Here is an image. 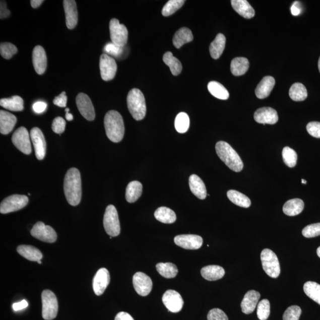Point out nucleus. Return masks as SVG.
<instances>
[{"label": "nucleus", "instance_id": "nucleus-27", "mask_svg": "<svg viewBox=\"0 0 320 320\" xmlns=\"http://www.w3.org/2000/svg\"><path fill=\"white\" fill-rule=\"evenodd\" d=\"M232 8L239 15L245 19H251L255 15L254 10L246 0H232Z\"/></svg>", "mask_w": 320, "mask_h": 320}, {"label": "nucleus", "instance_id": "nucleus-44", "mask_svg": "<svg viewBox=\"0 0 320 320\" xmlns=\"http://www.w3.org/2000/svg\"><path fill=\"white\" fill-rule=\"evenodd\" d=\"M184 3V0H170L163 8V16L167 17L172 15L183 6Z\"/></svg>", "mask_w": 320, "mask_h": 320}, {"label": "nucleus", "instance_id": "nucleus-18", "mask_svg": "<svg viewBox=\"0 0 320 320\" xmlns=\"http://www.w3.org/2000/svg\"><path fill=\"white\" fill-rule=\"evenodd\" d=\"M110 276L108 271L105 268H101L94 276L93 281V290L97 296L102 295L108 286Z\"/></svg>", "mask_w": 320, "mask_h": 320}, {"label": "nucleus", "instance_id": "nucleus-39", "mask_svg": "<svg viewBox=\"0 0 320 320\" xmlns=\"http://www.w3.org/2000/svg\"><path fill=\"white\" fill-rule=\"evenodd\" d=\"M289 96L295 102H302L308 96L307 90L304 85L301 83H296L291 86L289 90Z\"/></svg>", "mask_w": 320, "mask_h": 320}, {"label": "nucleus", "instance_id": "nucleus-8", "mask_svg": "<svg viewBox=\"0 0 320 320\" xmlns=\"http://www.w3.org/2000/svg\"><path fill=\"white\" fill-rule=\"evenodd\" d=\"M29 202V199L25 195H13L5 199L0 205V212L6 214L22 210Z\"/></svg>", "mask_w": 320, "mask_h": 320}, {"label": "nucleus", "instance_id": "nucleus-28", "mask_svg": "<svg viewBox=\"0 0 320 320\" xmlns=\"http://www.w3.org/2000/svg\"><path fill=\"white\" fill-rule=\"evenodd\" d=\"M17 251L23 258L32 262L41 261L43 255L38 248L32 245H20L17 248Z\"/></svg>", "mask_w": 320, "mask_h": 320}, {"label": "nucleus", "instance_id": "nucleus-58", "mask_svg": "<svg viewBox=\"0 0 320 320\" xmlns=\"http://www.w3.org/2000/svg\"><path fill=\"white\" fill-rule=\"evenodd\" d=\"M299 2H296L291 7L292 15L294 16H298L301 13V9L299 7Z\"/></svg>", "mask_w": 320, "mask_h": 320}, {"label": "nucleus", "instance_id": "nucleus-24", "mask_svg": "<svg viewBox=\"0 0 320 320\" xmlns=\"http://www.w3.org/2000/svg\"><path fill=\"white\" fill-rule=\"evenodd\" d=\"M17 123L16 117L6 111H0V133L3 135L11 133Z\"/></svg>", "mask_w": 320, "mask_h": 320}, {"label": "nucleus", "instance_id": "nucleus-30", "mask_svg": "<svg viewBox=\"0 0 320 320\" xmlns=\"http://www.w3.org/2000/svg\"><path fill=\"white\" fill-rule=\"evenodd\" d=\"M226 43V38L222 33H219L216 38L211 43L210 47V54L212 58L218 59L224 52Z\"/></svg>", "mask_w": 320, "mask_h": 320}, {"label": "nucleus", "instance_id": "nucleus-4", "mask_svg": "<svg viewBox=\"0 0 320 320\" xmlns=\"http://www.w3.org/2000/svg\"><path fill=\"white\" fill-rule=\"evenodd\" d=\"M127 105L131 115L136 120H143L146 115V99L141 91L133 89L127 96Z\"/></svg>", "mask_w": 320, "mask_h": 320}, {"label": "nucleus", "instance_id": "nucleus-23", "mask_svg": "<svg viewBox=\"0 0 320 320\" xmlns=\"http://www.w3.org/2000/svg\"><path fill=\"white\" fill-rule=\"evenodd\" d=\"M275 85V80L274 77L271 76L264 77L255 89V96L261 99L266 98L270 95Z\"/></svg>", "mask_w": 320, "mask_h": 320}, {"label": "nucleus", "instance_id": "nucleus-26", "mask_svg": "<svg viewBox=\"0 0 320 320\" xmlns=\"http://www.w3.org/2000/svg\"><path fill=\"white\" fill-rule=\"evenodd\" d=\"M201 275L207 281H215L224 277L225 271L221 266L210 265L201 269Z\"/></svg>", "mask_w": 320, "mask_h": 320}, {"label": "nucleus", "instance_id": "nucleus-25", "mask_svg": "<svg viewBox=\"0 0 320 320\" xmlns=\"http://www.w3.org/2000/svg\"><path fill=\"white\" fill-rule=\"evenodd\" d=\"M188 181L192 193L200 200H205L207 196V191L206 186L201 178L196 174H192Z\"/></svg>", "mask_w": 320, "mask_h": 320}, {"label": "nucleus", "instance_id": "nucleus-59", "mask_svg": "<svg viewBox=\"0 0 320 320\" xmlns=\"http://www.w3.org/2000/svg\"><path fill=\"white\" fill-rule=\"evenodd\" d=\"M43 2V0H32L30 2V5H31L33 8L36 9L42 4Z\"/></svg>", "mask_w": 320, "mask_h": 320}, {"label": "nucleus", "instance_id": "nucleus-17", "mask_svg": "<svg viewBox=\"0 0 320 320\" xmlns=\"http://www.w3.org/2000/svg\"><path fill=\"white\" fill-rule=\"evenodd\" d=\"M30 137L35 148L36 157L39 160H42L45 157L46 144L44 136L39 128H32L30 131Z\"/></svg>", "mask_w": 320, "mask_h": 320}, {"label": "nucleus", "instance_id": "nucleus-35", "mask_svg": "<svg viewBox=\"0 0 320 320\" xmlns=\"http://www.w3.org/2000/svg\"><path fill=\"white\" fill-rule=\"evenodd\" d=\"M249 69V62L247 58L238 57L232 60L231 72L235 76H240L246 73Z\"/></svg>", "mask_w": 320, "mask_h": 320}, {"label": "nucleus", "instance_id": "nucleus-56", "mask_svg": "<svg viewBox=\"0 0 320 320\" xmlns=\"http://www.w3.org/2000/svg\"><path fill=\"white\" fill-rule=\"evenodd\" d=\"M28 303L27 301L22 300L19 302L15 303L13 305V309H14L15 311H18L20 310H22L23 309H25L26 307H28Z\"/></svg>", "mask_w": 320, "mask_h": 320}, {"label": "nucleus", "instance_id": "nucleus-14", "mask_svg": "<svg viewBox=\"0 0 320 320\" xmlns=\"http://www.w3.org/2000/svg\"><path fill=\"white\" fill-rule=\"evenodd\" d=\"M162 300L168 310L171 312H180L183 308V299L179 293L176 291H167L163 296Z\"/></svg>", "mask_w": 320, "mask_h": 320}, {"label": "nucleus", "instance_id": "nucleus-63", "mask_svg": "<svg viewBox=\"0 0 320 320\" xmlns=\"http://www.w3.org/2000/svg\"><path fill=\"white\" fill-rule=\"evenodd\" d=\"M318 69H319V73H320V57H319V60H318Z\"/></svg>", "mask_w": 320, "mask_h": 320}, {"label": "nucleus", "instance_id": "nucleus-2", "mask_svg": "<svg viewBox=\"0 0 320 320\" xmlns=\"http://www.w3.org/2000/svg\"><path fill=\"white\" fill-rule=\"evenodd\" d=\"M104 127L107 138L113 143H119L124 134V125L121 114L117 111L110 110L104 119Z\"/></svg>", "mask_w": 320, "mask_h": 320}, {"label": "nucleus", "instance_id": "nucleus-36", "mask_svg": "<svg viewBox=\"0 0 320 320\" xmlns=\"http://www.w3.org/2000/svg\"><path fill=\"white\" fill-rule=\"evenodd\" d=\"M227 197L232 203L242 208H247L251 204L250 199L237 190H229L227 192Z\"/></svg>", "mask_w": 320, "mask_h": 320}, {"label": "nucleus", "instance_id": "nucleus-48", "mask_svg": "<svg viewBox=\"0 0 320 320\" xmlns=\"http://www.w3.org/2000/svg\"><path fill=\"white\" fill-rule=\"evenodd\" d=\"M302 235L306 238H313L320 235V223L307 225L302 231Z\"/></svg>", "mask_w": 320, "mask_h": 320}, {"label": "nucleus", "instance_id": "nucleus-49", "mask_svg": "<svg viewBox=\"0 0 320 320\" xmlns=\"http://www.w3.org/2000/svg\"><path fill=\"white\" fill-rule=\"evenodd\" d=\"M104 51L107 54L117 56L122 54L123 52V47L114 44L112 42L107 43L104 48Z\"/></svg>", "mask_w": 320, "mask_h": 320}, {"label": "nucleus", "instance_id": "nucleus-52", "mask_svg": "<svg viewBox=\"0 0 320 320\" xmlns=\"http://www.w3.org/2000/svg\"><path fill=\"white\" fill-rule=\"evenodd\" d=\"M306 130L312 137L320 138V122H309L306 126Z\"/></svg>", "mask_w": 320, "mask_h": 320}, {"label": "nucleus", "instance_id": "nucleus-9", "mask_svg": "<svg viewBox=\"0 0 320 320\" xmlns=\"http://www.w3.org/2000/svg\"><path fill=\"white\" fill-rule=\"evenodd\" d=\"M109 29L112 42L119 46H125L128 38L126 27L124 25L120 24L118 20L112 19L110 22Z\"/></svg>", "mask_w": 320, "mask_h": 320}, {"label": "nucleus", "instance_id": "nucleus-22", "mask_svg": "<svg viewBox=\"0 0 320 320\" xmlns=\"http://www.w3.org/2000/svg\"><path fill=\"white\" fill-rule=\"evenodd\" d=\"M261 294L254 290L249 291L245 294L241 302V307L242 312L245 314H250L254 311L259 299Z\"/></svg>", "mask_w": 320, "mask_h": 320}, {"label": "nucleus", "instance_id": "nucleus-21", "mask_svg": "<svg viewBox=\"0 0 320 320\" xmlns=\"http://www.w3.org/2000/svg\"><path fill=\"white\" fill-rule=\"evenodd\" d=\"M32 62L35 72L42 75L45 72L47 66V58L44 49L41 46H36L33 50Z\"/></svg>", "mask_w": 320, "mask_h": 320}, {"label": "nucleus", "instance_id": "nucleus-38", "mask_svg": "<svg viewBox=\"0 0 320 320\" xmlns=\"http://www.w3.org/2000/svg\"><path fill=\"white\" fill-rule=\"evenodd\" d=\"M163 61L169 67L173 76H178L182 71V65L179 60L174 57L171 52H167L163 56Z\"/></svg>", "mask_w": 320, "mask_h": 320}, {"label": "nucleus", "instance_id": "nucleus-45", "mask_svg": "<svg viewBox=\"0 0 320 320\" xmlns=\"http://www.w3.org/2000/svg\"><path fill=\"white\" fill-rule=\"evenodd\" d=\"M271 305L268 299H263L259 303L257 309V315L260 320H266L270 315Z\"/></svg>", "mask_w": 320, "mask_h": 320}, {"label": "nucleus", "instance_id": "nucleus-34", "mask_svg": "<svg viewBox=\"0 0 320 320\" xmlns=\"http://www.w3.org/2000/svg\"><path fill=\"white\" fill-rule=\"evenodd\" d=\"M154 217L158 221L164 224H173L176 220V215L171 209L160 207L155 212Z\"/></svg>", "mask_w": 320, "mask_h": 320}, {"label": "nucleus", "instance_id": "nucleus-62", "mask_svg": "<svg viewBox=\"0 0 320 320\" xmlns=\"http://www.w3.org/2000/svg\"><path fill=\"white\" fill-rule=\"evenodd\" d=\"M302 184H306V181L304 179H302Z\"/></svg>", "mask_w": 320, "mask_h": 320}, {"label": "nucleus", "instance_id": "nucleus-50", "mask_svg": "<svg viewBox=\"0 0 320 320\" xmlns=\"http://www.w3.org/2000/svg\"><path fill=\"white\" fill-rule=\"evenodd\" d=\"M66 122L61 117H56L53 120L52 129L56 134H61L65 131Z\"/></svg>", "mask_w": 320, "mask_h": 320}, {"label": "nucleus", "instance_id": "nucleus-13", "mask_svg": "<svg viewBox=\"0 0 320 320\" xmlns=\"http://www.w3.org/2000/svg\"><path fill=\"white\" fill-rule=\"evenodd\" d=\"M77 108L82 115L87 120L95 119L96 114L92 100L87 94L81 93L76 97Z\"/></svg>", "mask_w": 320, "mask_h": 320}, {"label": "nucleus", "instance_id": "nucleus-32", "mask_svg": "<svg viewBox=\"0 0 320 320\" xmlns=\"http://www.w3.org/2000/svg\"><path fill=\"white\" fill-rule=\"evenodd\" d=\"M143 192V185L140 181H133L128 184L126 188V200L129 203H134L140 198Z\"/></svg>", "mask_w": 320, "mask_h": 320}, {"label": "nucleus", "instance_id": "nucleus-40", "mask_svg": "<svg viewBox=\"0 0 320 320\" xmlns=\"http://www.w3.org/2000/svg\"><path fill=\"white\" fill-rule=\"evenodd\" d=\"M156 269L160 275L167 279L174 278L178 274L177 266L171 263H159Z\"/></svg>", "mask_w": 320, "mask_h": 320}, {"label": "nucleus", "instance_id": "nucleus-20", "mask_svg": "<svg viewBox=\"0 0 320 320\" xmlns=\"http://www.w3.org/2000/svg\"><path fill=\"white\" fill-rule=\"evenodd\" d=\"M254 118L259 123L274 124L278 121V115L271 107H262L255 111Z\"/></svg>", "mask_w": 320, "mask_h": 320}, {"label": "nucleus", "instance_id": "nucleus-31", "mask_svg": "<svg viewBox=\"0 0 320 320\" xmlns=\"http://www.w3.org/2000/svg\"><path fill=\"white\" fill-rule=\"evenodd\" d=\"M194 39V36L189 29L182 28L177 30L173 39V45L179 49L186 43L190 42Z\"/></svg>", "mask_w": 320, "mask_h": 320}, {"label": "nucleus", "instance_id": "nucleus-3", "mask_svg": "<svg viewBox=\"0 0 320 320\" xmlns=\"http://www.w3.org/2000/svg\"><path fill=\"white\" fill-rule=\"evenodd\" d=\"M217 154L220 159L235 172H240L243 168V163L240 156L230 145L224 141H219L215 146Z\"/></svg>", "mask_w": 320, "mask_h": 320}, {"label": "nucleus", "instance_id": "nucleus-47", "mask_svg": "<svg viewBox=\"0 0 320 320\" xmlns=\"http://www.w3.org/2000/svg\"><path fill=\"white\" fill-rule=\"evenodd\" d=\"M301 309L297 305L289 306L283 315V320H299L301 314Z\"/></svg>", "mask_w": 320, "mask_h": 320}, {"label": "nucleus", "instance_id": "nucleus-51", "mask_svg": "<svg viewBox=\"0 0 320 320\" xmlns=\"http://www.w3.org/2000/svg\"><path fill=\"white\" fill-rule=\"evenodd\" d=\"M208 320H228V316L225 313L219 308L211 309L208 314Z\"/></svg>", "mask_w": 320, "mask_h": 320}, {"label": "nucleus", "instance_id": "nucleus-16", "mask_svg": "<svg viewBox=\"0 0 320 320\" xmlns=\"http://www.w3.org/2000/svg\"><path fill=\"white\" fill-rule=\"evenodd\" d=\"M174 242L178 246L187 250H198L203 244V239L200 235L184 234L177 235Z\"/></svg>", "mask_w": 320, "mask_h": 320}, {"label": "nucleus", "instance_id": "nucleus-43", "mask_svg": "<svg viewBox=\"0 0 320 320\" xmlns=\"http://www.w3.org/2000/svg\"><path fill=\"white\" fill-rule=\"evenodd\" d=\"M282 157L286 166L292 168L296 166L297 162V154L292 148L286 147L282 151Z\"/></svg>", "mask_w": 320, "mask_h": 320}, {"label": "nucleus", "instance_id": "nucleus-41", "mask_svg": "<svg viewBox=\"0 0 320 320\" xmlns=\"http://www.w3.org/2000/svg\"><path fill=\"white\" fill-rule=\"evenodd\" d=\"M305 294L320 305V285L315 282L309 281L304 285Z\"/></svg>", "mask_w": 320, "mask_h": 320}, {"label": "nucleus", "instance_id": "nucleus-29", "mask_svg": "<svg viewBox=\"0 0 320 320\" xmlns=\"http://www.w3.org/2000/svg\"><path fill=\"white\" fill-rule=\"evenodd\" d=\"M304 208V203L300 199H293L286 202L283 207V211L288 216H296L301 214Z\"/></svg>", "mask_w": 320, "mask_h": 320}, {"label": "nucleus", "instance_id": "nucleus-37", "mask_svg": "<svg viewBox=\"0 0 320 320\" xmlns=\"http://www.w3.org/2000/svg\"><path fill=\"white\" fill-rule=\"evenodd\" d=\"M208 89L212 96L221 100H227L230 96L228 90L220 83L211 82L208 84Z\"/></svg>", "mask_w": 320, "mask_h": 320}, {"label": "nucleus", "instance_id": "nucleus-33", "mask_svg": "<svg viewBox=\"0 0 320 320\" xmlns=\"http://www.w3.org/2000/svg\"><path fill=\"white\" fill-rule=\"evenodd\" d=\"M23 104H24L23 100L19 96H14L10 98L0 100V105L6 109L14 111V112H20L24 109Z\"/></svg>", "mask_w": 320, "mask_h": 320}, {"label": "nucleus", "instance_id": "nucleus-60", "mask_svg": "<svg viewBox=\"0 0 320 320\" xmlns=\"http://www.w3.org/2000/svg\"><path fill=\"white\" fill-rule=\"evenodd\" d=\"M69 111H70L69 108L66 109V117L67 120L72 121L73 120L74 117H73V114L69 113Z\"/></svg>", "mask_w": 320, "mask_h": 320}, {"label": "nucleus", "instance_id": "nucleus-12", "mask_svg": "<svg viewBox=\"0 0 320 320\" xmlns=\"http://www.w3.org/2000/svg\"><path fill=\"white\" fill-rule=\"evenodd\" d=\"M99 66L101 77L104 81L108 82L114 79L117 72L115 60L106 53H103L100 56Z\"/></svg>", "mask_w": 320, "mask_h": 320}, {"label": "nucleus", "instance_id": "nucleus-42", "mask_svg": "<svg viewBox=\"0 0 320 320\" xmlns=\"http://www.w3.org/2000/svg\"><path fill=\"white\" fill-rule=\"evenodd\" d=\"M174 125L178 133H186L190 125L189 117L187 114L184 112L178 113L175 119Z\"/></svg>", "mask_w": 320, "mask_h": 320}, {"label": "nucleus", "instance_id": "nucleus-5", "mask_svg": "<svg viewBox=\"0 0 320 320\" xmlns=\"http://www.w3.org/2000/svg\"><path fill=\"white\" fill-rule=\"evenodd\" d=\"M261 261L266 274L272 278H277L281 274L280 264L277 255L270 249H264L261 252Z\"/></svg>", "mask_w": 320, "mask_h": 320}, {"label": "nucleus", "instance_id": "nucleus-1", "mask_svg": "<svg viewBox=\"0 0 320 320\" xmlns=\"http://www.w3.org/2000/svg\"><path fill=\"white\" fill-rule=\"evenodd\" d=\"M63 190L67 202L72 206H77L82 200V179L80 171L76 168H70L64 178Z\"/></svg>", "mask_w": 320, "mask_h": 320}, {"label": "nucleus", "instance_id": "nucleus-57", "mask_svg": "<svg viewBox=\"0 0 320 320\" xmlns=\"http://www.w3.org/2000/svg\"><path fill=\"white\" fill-rule=\"evenodd\" d=\"M114 320H134V319L127 312H120L116 315Z\"/></svg>", "mask_w": 320, "mask_h": 320}, {"label": "nucleus", "instance_id": "nucleus-55", "mask_svg": "<svg viewBox=\"0 0 320 320\" xmlns=\"http://www.w3.org/2000/svg\"><path fill=\"white\" fill-rule=\"evenodd\" d=\"M10 15V10L7 8L6 3L4 1H1V8H0V18L1 19L8 18Z\"/></svg>", "mask_w": 320, "mask_h": 320}, {"label": "nucleus", "instance_id": "nucleus-46", "mask_svg": "<svg viewBox=\"0 0 320 320\" xmlns=\"http://www.w3.org/2000/svg\"><path fill=\"white\" fill-rule=\"evenodd\" d=\"M1 55L6 59H9L18 52V48L11 43L3 42L0 45Z\"/></svg>", "mask_w": 320, "mask_h": 320}, {"label": "nucleus", "instance_id": "nucleus-61", "mask_svg": "<svg viewBox=\"0 0 320 320\" xmlns=\"http://www.w3.org/2000/svg\"><path fill=\"white\" fill-rule=\"evenodd\" d=\"M316 253H317L318 257L320 258V246L317 248V250H316Z\"/></svg>", "mask_w": 320, "mask_h": 320}, {"label": "nucleus", "instance_id": "nucleus-54", "mask_svg": "<svg viewBox=\"0 0 320 320\" xmlns=\"http://www.w3.org/2000/svg\"><path fill=\"white\" fill-rule=\"evenodd\" d=\"M47 104L43 102H37L33 104V109L36 113H42L46 109Z\"/></svg>", "mask_w": 320, "mask_h": 320}, {"label": "nucleus", "instance_id": "nucleus-53", "mask_svg": "<svg viewBox=\"0 0 320 320\" xmlns=\"http://www.w3.org/2000/svg\"><path fill=\"white\" fill-rule=\"evenodd\" d=\"M53 104L55 105L60 107H65L67 106V96L65 92H63L61 94H59L58 96L55 97V99L53 100Z\"/></svg>", "mask_w": 320, "mask_h": 320}, {"label": "nucleus", "instance_id": "nucleus-15", "mask_svg": "<svg viewBox=\"0 0 320 320\" xmlns=\"http://www.w3.org/2000/svg\"><path fill=\"white\" fill-rule=\"evenodd\" d=\"M133 285L138 294L146 296L152 290L153 282L146 274L143 272H137L133 276Z\"/></svg>", "mask_w": 320, "mask_h": 320}, {"label": "nucleus", "instance_id": "nucleus-11", "mask_svg": "<svg viewBox=\"0 0 320 320\" xmlns=\"http://www.w3.org/2000/svg\"><path fill=\"white\" fill-rule=\"evenodd\" d=\"M12 143L22 153L29 155L32 153L31 144L28 130L25 127H20L13 134Z\"/></svg>", "mask_w": 320, "mask_h": 320}, {"label": "nucleus", "instance_id": "nucleus-64", "mask_svg": "<svg viewBox=\"0 0 320 320\" xmlns=\"http://www.w3.org/2000/svg\"><path fill=\"white\" fill-rule=\"evenodd\" d=\"M37 262H38L39 264H42V262L40 261H38Z\"/></svg>", "mask_w": 320, "mask_h": 320}, {"label": "nucleus", "instance_id": "nucleus-10", "mask_svg": "<svg viewBox=\"0 0 320 320\" xmlns=\"http://www.w3.org/2000/svg\"><path fill=\"white\" fill-rule=\"evenodd\" d=\"M30 234L38 240L52 243L56 241L57 234L53 229L42 222H38L33 227Z\"/></svg>", "mask_w": 320, "mask_h": 320}, {"label": "nucleus", "instance_id": "nucleus-19", "mask_svg": "<svg viewBox=\"0 0 320 320\" xmlns=\"http://www.w3.org/2000/svg\"><path fill=\"white\" fill-rule=\"evenodd\" d=\"M63 5L67 27L69 29H73L78 23V10L76 2L74 0H65L63 2Z\"/></svg>", "mask_w": 320, "mask_h": 320}, {"label": "nucleus", "instance_id": "nucleus-7", "mask_svg": "<svg viewBox=\"0 0 320 320\" xmlns=\"http://www.w3.org/2000/svg\"><path fill=\"white\" fill-rule=\"evenodd\" d=\"M42 302L43 319L52 320L55 318L58 311V303L55 295L51 291H43Z\"/></svg>", "mask_w": 320, "mask_h": 320}, {"label": "nucleus", "instance_id": "nucleus-6", "mask_svg": "<svg viewBox=\"0 0 320 320\" xmlns=\"http://www.w3.org/2000/svg\"><path fill=\"white\" fill-rule=\"evenodd\" d=\"M103 225L106 233L110 237H117L120 232V225L118 214L115 207L109 205L104 215Z\"/></svg>", "mask_w": 320, "mask_h": 320}]
</instances>
